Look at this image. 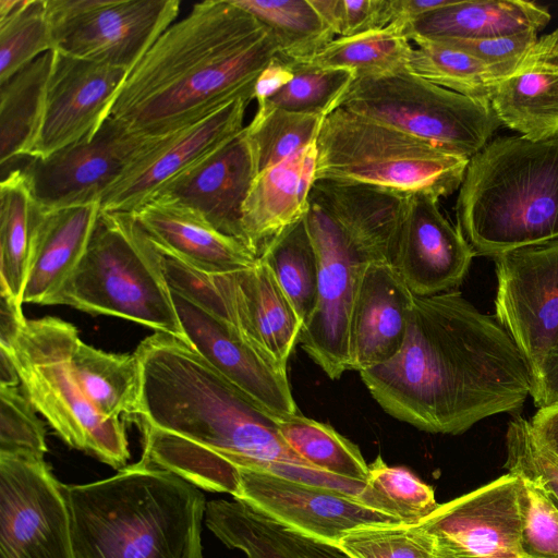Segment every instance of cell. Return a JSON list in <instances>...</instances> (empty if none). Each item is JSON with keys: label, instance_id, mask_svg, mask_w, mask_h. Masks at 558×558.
Masks as SVG:
<instances>
[{"label": "cell", "instance_id": "obj_2", "mask_svg": "<svg viewBox=\"0 0 558 558\" xmlns=\"http://www.w3.org/2000/svg\"><path fill=\"white\" fill-rule=\"evenodd\" d=\"M141 367V462L232 497L242 470L312 466L276 421L247 401L189 342L165 332L134 351ZM316 469V468H315Z\"/></svg>", "mask_w": 558, "mask_h": 558}, {"label": "cell", "instance_id": "obj_22", "mask_svg": "<svg viewBox=\"0 0 558 558\" xmlns=\"http://www.w3.org/2000/svg\"><path fill=\"white\" fill-rule=\"evenodd\" d=\"M215 277L227 324L272 363L287 368L303 323L268 266L258 257L246 268Z\"/></svg>", "mask_w": 558, "mask_h": 558}, {"label": "cell", "instance_id": "obj_32", "mask_svg": "<svg viewBox=\"0 0 558 558\" xmlns=\"http://www.w3.org/2000/svg\"><path fill=\"white\" fill-rule=\"evenodd\" d=\"M73 367L85 396L102 416L136 421L142 379L135 352L109 353L80 339L73 352Z\"/></svg>", "mask_w": 558, "mask_h": 558}, {"label": "cell", "instance_id": "obj_45", "mask_svg": "<svg viewBox=\"0 0 558 558\" xmlns=\"http://www.w3.org/2000/svg\"><path fill=\"white\" fill-rule=\"evenodd\" d=\"M520 508L523 557L558 558V506L542 487L521 478Z\"/></svg>", "mask_w": 558, "mask_h": 558}, {"label": "cell", "instance_id": "obj_21", "mask_svg": "<svg viewBox=\"0 0 558 558\" xmlns=\"http://www.w3.org/2000/svg\"><path fill=\"white\" fill-rule=\"evenodd\" d=\"M256 175L255 158L244 126L219 148L163 184L153 197L175 201L195 209L217 230L247 246L242 208Z\"/></svg>", "mask_w": 558, "mask_h": 558}, {"label": "cell", "instance_id": "obj_39", "mask_svg": "<svg viewBox=\"0 0 558 558\" xmlns=\"http://www.w3.org/2000/svg\"><path fill=\"white\" fill-rule=\"evenodd\" d=\"M324 118L265 106L245 125L257 174L282 163L316 141Z\"/></svg>", "mask_w": 558, "mask_h": 558}, {"label": "cell", "instance_id": "obj_48", "mask_svg": "<svg viewBox=\"0 0 558 558\" xmlns=\"http://www.w3.org/2000/svg\"><path fill=\"white\" fill-rule=\"evenodd\" d=\"M536 32L487 39H433L464 51L492 69L497 80L508 76L537 40Z\"/></svg>", "mask_w": 558, "mask_h": 558}, {"label": "cell", "instance_id": "obj_15", "mask_svg": "<svg viewBox=\"0 0 558 558\" xmlns=\"http://www.w3.org/2000/svg\"><path fill=\"white\" fill-rule=\"evenodd\" d=\"M180 5L179 0H93L51 26L53 50L129 72L174 23Z\"/></svg>", "mask_w": 558, "mask_h": 558}, {"label": "cell", "instance_id": "obj_37", "mask_svg": "<svg viewBox=\"0 0 558 558\" xmlns=\"http://www.w3.org/2000/svg\"><path fill=\"white\" fill-rule=\"evenodd\" d=\"M288 446L312 466L330 474L367 482L368 464L359 447L326 423L296 414L276 421Z\"/></svg>", "mask_w": 558, "mask_h": 558}, {"label": "cell", "instance_id": "obj_29", "mask_svg": "<svg viewBox=\"0 0 558 558\" xmlns=\"http://www.w3.org/2000/svg\"><path fill=\"white\" fill-rule=\"evenodd\" d=\"M205 523L246 558H352L338 545L296 533L238 500L207 502Z\"/></svg>", "mask_w": 558, "mask_h": 558}, {"label": "cell", "instance_id": "obj_31", "mask_svg": "<svg viewBox=\"0 0 558 558\" xmlns=\"http://www.w3.org/2000/svg\"><path fill=\"white\" fill-rule=\"evenodd\" d=\"M52 51L45 52L0 83V165L28 158L44 110Z\"/></svg>", "mask_w": 558, "mask_h": 558}, {"label": "cell", "instance_id": "obj_33", "mask_svg": "<svg viewBox=\"0 0 558 558\" xmlns=\"http://www.w3.org/2000/svg\"><path fill=\"white\" fill-rule=\"evenodd\" d=\"M37 206L21 168L0 183V294L23 304L31 241Z\"/></svg>", "mask_w": 558, "mask_h": 558}, {"label": "cell", "instance_id": "obj_26", "mask_svg": "<svg viewBox=\"0 0 558 558\" xmlns=\"http://www.w3.org/2000/svg\"><path fill=\"white\" fill-rule=\"evenodd\" d=\"M130 214L161 251L201 270L234 271L258 258L244 243L223 234L202 214L175 201L153 197Z\"/></svg>", "mask_w": 558, "mask_h": 558}, {"label": "cell", "instance_id": "obj_27", "mask_svg": "<svg viewBox=\"0 0 558 558\" xmlns=\"http://www.w3.org/2000/svg\"><path fill=\"white\" fill-rule=\"evenodd\" d=\"M99 214L97 203L54 210L37 207L23 303L52 305L84 255Z\"/></svg>", "mask_w": 558, "mask_h": 558}, {"label": "cell", "instance_id": "obj_44", "mask_svg": "<svg viewBox=\"0 0 558 558\" xmlns=\"http://www.w3.org/2000/svg\"><path fill=\"white\" fill-rule=\"evenodd\" d=\"M505 440L507 473L538 485L558 506V457L539 441L530 421L514 414Z\"/></svg>", "mask_w": 558, "mask_h": 558}, {"label": "cell", "instance_id": "obj_28", "mask_svg": "<svg viewBox=\"0 0 558 558\" xmlns=\"http://www.w3.org/2000/svg\"><path fill=\"white\" fill-rule=\"evenodd\" d=\"M316 156L315 141L256 175L243 204L242 226L247 246L257 257L266 243L306 215Z\"/></svg>", "mask_w": 558, "mask_h": 558}, {"label": "cell", "instance_id": "obj_38", "mask_svg": "<svg viewBox=\"0 0 558 558\" xmlns=\"http://www.w3.org/2000/svg\"><path fill=\"white\" fill-rule=\"evenodd\" d=\"M408 71L458 94L489 101L498 82L489 66L473 56L440 41L413 38Z\"/></svg>", "mask_w": 558, "mask_h": 558}, {"label": "cell", "instance_id": "obj_9", "mask_svg": "<svg viewBox=\"0 0 558 558\" xmlns=\"http://www.w3.org/2000/svg\"><path fill=\"white\" fill-rule=\"evenodd\" d=\"M339 107L468 158L501 125L489 101L449 90L408 70L356 78Z\"/></svg>", "mask_w": 558, "mask_h": 558}, {"label": "cell", "instance_id": "obj_53", "mask_svg": "<svg viewBox=\"0 0 558 558\" xmlns=\"http://www.w3.org/2000/svg\"><path fill=\"white\" fill-rule=\"evenodd\" d=\"M456 0H391L395 20L407 25L408 23L440 8L453 3Z\"/></svg>", "mask_w": 558, "mask_h": 558}, {"label": "cell", "instance_id": "obj_35", "mask_svg": "<svg viewBox=\"0 0 558 558\" xmlns=\"http://www.w3.org/2000/svg\"><path fill=\"white\" fill-rule=\"evenodd\" d=\"M232 1L270 33L278 56L288 63L311 59L335 39L310 0Z\"/></svg>", "mask_w": 558, "mask_h": 558}, {"label": "cell", "instance_id": "obj_17", "mask_svg": "<svg viewBox=\"0 0 558 558\" xmlns=\"http://www.w3.org/2000/svg\"><path fill=\"white\" fill-rule=\"evenodd\" d=\"M252 95L239 97L177 132L158 137L108 189L101 211L134 213L168 181L244 129Z\"/></svg>", "mask_w": 558, "mask_h": 558}, {"label": "cell", "instance_id": "obj_42", "mask_svg": "<svg viewBox=\"0 0 558 558\" xmlns=\"http://www.w3.org/2000/svg\"><path fill=\"white\" fill-rule=\"evenodd\" d=\"M290 65L294 71L293 80L265 106L325 118L339 108L341 99L356 80L355 73L345 69Z\"/></svg>", "mask_w": 558, "mask_h": 558}, {"label": "cell", "instance_id": "obj_30", "mask_svg": "<svg viewBox=\"0 0 558 558\" xmlns=\"http://www.w3.org/2000/svg\"><path fill=\"white\" fill-rule=\"evenodd\" d=\"M543 7L524 0H456L405 25L410 39H487L538 32L550 21Z\"/></svg>", "mask_w": 558, "mask_h": 558}, {"label": "cell", "instance_id": "obj_46", "mask_svg": "<svg viewBox=\"0 0 558 558\" xmlns=\"http://www.w3.org/2000/svg\"><path fill=\"white\" fill-rule=\"evenodd\" d=\"M35 412L17 387H0V453L45 458L46 433Z\"/></svg>", "mask_w": 558, "mask_h": 558}, {"label": "cell", "instance_id": "obj_25", "mask_svg": "<svg viewBox=\"0 0 558 558\" xmlns=\"http://www.w3.org/2000/svg\"><path fill=\"white\" fill-rule=\"evenodd\" d=\"M489 102L501 124L525 137L558 136V28L537 38L496 83Z\"/></svg>", "mask_w": 558, "mask_h": 558}, {"label": "cell", "instance_id": "obj_19", "mask_svg": "<svg viewBox=\"0 0 558 558\" xmlns=\"http://www.w3.org/2000/svg\"><path fill=\"white\" fill-rule=\"evenodd\" d=\"M185 340L255 408L277 421L300 414L287 368H282L229 324L172 292Z\"/></svg>", "mask_w": 558, "mask_h": 558}, {"label": "cell", "instance_id": "obj_8", "mask_svg": "<svg viewBox=\"0 0 558 558\" xmlns=\"http://www.w3.org/2000/svg\"><path fill=\"white\" fill-rule=\"evenodd\" d=\"M80 339L74 325L47 316L27 319L0 348L12 359L24 396L58 436L120 470L130 459L125 426L121 418L102 416L85 396L73 367Z\"/></svg>", "mask_w": 558, "mask_h": 558}, {"label": "cell", "instance_id": "obj_40", "mask_svg": "<svg viewBox=\"0 0 558 558\" xmlns=\"http://www.w3.org/2000/svg\"><path fill=\"white\" fill-rule=\"evenodd\" d=\"M361 502L409 524L417 523L439 506L429 485L405 468L387 465L381 456L368 464Z\"/></svg>", "mask_w": 558, "mask_h": 558}, {"label": "cell", "instance_id": "obj_11", "mask_svg": "<svg viewBox=\"0 0 558 558\" xmlns=\"http://www.w3.org/2000/svg\"><path fill=\"white\" fill-rule=\"evenodd\" d=\"M305 218L319 269L315 303L302 325L299 342L329 378L338 379L349 371L350 323L366 260L310 198Z\"/></svg>", "mask_w": 558, "mask_h": 558}, {"label": "cell", "instance_id": "obj_52", "mask_svg": "<svg viewBox=\"0 0 558 558\" xmlns=\"http://www.w3.org/2000/svg\"><path fill=\"white\" fill-rule=\"evenodd\" d=\"M0 345L7 347L27 320L22 305L0 294Z\"/></svg>", "mask_w": 558, "mask_h": 558}, {"label": "cell", "instance_id": "obj_49", "mask_svg": "<svg viewBox=\"0 0 558 558\" xmlns=\"http://www.w3.org/2000/svg\"><path fill=\"white\" fill-rule=\"evenodd\" d=\"M293 77L294 71L292 66L277 54L262 71L255 82L254 99L257 101V108L264 107Z\"/></svg>", "mask_w": 558, "mask_h": 558}, {"label": "cell", "instance_id": "obj_13", "mask_svg": "<svg viewBox=\"0 0 558 558\" xmlns=\"http://www.w3.org/2000/svg\"><path fill=\"white\" fill-rule=\"evenodd\" d=\"M494 260L496 319L525 359L533 383L558 340V240Z\"/></svg>", "mask_w": 558, "mask_h": 558}, {"label": "cell", "instance_id": "obj_12", "mask_svg": "<svg viewBox=\"0 0 558 558\" xmlns=\"http://www.w3.org/2000/svg\"><path fill=\"white\" fill-rule=\"evenodd\" d=\"M157 138L135 134L108 117L92 137L44 158H26L21 170L41 210L100 205L108 189Z\"/></svg>", "mask_w": 558, "mask_h": 558}, {"label": "cell", "instance_id": "obj_34", "mask_svg": "<svg viewBox=\"0 0 558 558\" xmlns=\"http://www.w3.org/2000/svg\"><path fill=\"white\" fill-rule=\"evenodd\" d=\"M413 47L405 25L393 21L385 28L338 37L311 59L292 65L345 69L359 77H374L408 70Z\"/></svg>", "mask_w": 558, "mask_h": 558}, {"label": "cell", "instance_id": "obj_23", "mask_svg": "<svg viewBox=\"0 0 558 558\" xmlns=\"http://www.w3.org/2000/svg\"><path fill=\"white\" fill-rule=\"evenodd\" d=\"M414 294L392 264L366 262L360 278L349 332V369L384 364L402 347Z\"/></svg>", "mask_w": 558, "mask_h": 558}, {"label": "cell", "instance_id": "obj_47", "mask_svg": "<svg viewBox=\"0 0 558 558\" xmlns=\"http://www.w3.org/2000/svg\"><path fill=\"white\" fill-rule=\"evenodd\" d=\"M338 37H351L388 26L395 20L391 0H310Z\"/></svg>", "mask_w": 558, "mask_h": 558}, {"label": "cell", "instance_id": "obj_55", "mask_svg": "<svg viewBox=\"0 0 558 558\" xmlns=\"http://www.w3.org/2000/svg\"><path fill=\"white\" fill-rule=\"evenodd\" d=\"M19 0H0V19L8 15L17 4Z\"/></svg>", "mask_w": 558, "mask_h": 558}, {"label": "cell", "instance_id": "obj_3", "mask_svg": "<svg viewBox=\"0 0 558 558\" xmlns=\"http://www.w3.org/2000/svg\"><path fill=\"white\" fill-rule=\"evenodd\" d=\"M277 54L270 33L232 0L197 2L128 72L108 117L142 136L171 134L254 97Z\"/></svg>", "mask_w": 558, "mask_h": 558}, {"label": "cell", "instance_id": "obj_7", "mask_svg": "<svg viewBox=\"0 0 558 558\" xmlns=\"http://www.w3.org/2000/svg\"><path fill=\"white\" fill-rule=\"evenodd\" d=\"M315 180L356 182L438 198L457 191L470 158L337 108L316 137Z\"/></svg>", "mask_w": 558, "mask_h": 558}, {"label": "cell", "instance_id": "obj_50", "mask_svg": "<svg viewBox=\"0 0 558 558\" xmlns=\"http://www.w3.org/2000/svg\"><path fill=\"white\" fill-rule=\"evenodd\" d=\"M531 397L538 409L558 403V340L532 383Z\"/></svg>", "mask_w": 558, "mask_h": 558}, {"label": "cell", "instance_id": "obj_43", "mask_svg": "<svg viewBox=\"0 0 558 558\" xmlns=\"http://www.w3.org/2000/svg\"><path fill=\"white\" fill-rule=\"evenodd\" d=\"M352 558H434L435 539L417 523L373 524L345 533L337 544Z\"/></svg>", "mask_w": 558, "mask_h": 558}, {"label": "cell", "instance_id": "obj_16", "mask_svg": "<svg viewBox=\"0 0 558 558\" xmlns=\"http://www.w3.org/2000/svg\"><path fill=\"white\" fill-rule=\"evenodd\" d=\"M233 499L296 533L333 545L360 526L402 523L350 495L260 470L240 472Z\"/></svg>", "mask_w": 558, "mask_h": 558}, {"label": "cell", "instance_id": "obj_4", "mask_svg": "<svg viewBox=\"0 0 558 558\" xmlns=\"http://www.w3.org/2000/svg\"><path fill=\"white\" fill-rule=\"evenodd\" d=\"M63 493L76 558H203L205 496L170 471L138 461Z\"/></svg>", "mask_w": 558, "mask_h": 558}, {"label": "cell", "instance_id": "obj_36", "mask_svg": "<svg viewBox=\"0 0 558 558\" xmlns=\"http://www.w3.org/2000/svg\"><path fill=\"white\" fill-rule=\"evenodd\" d=\"M258 257L304 323L315 303L319 269L305 216L266 243Z\"/></svg>", "mask_w": 558, "mask_h": 558}, {"label": "cell", "instance_id": "obj_6", "mask_svg": "<svg viewBox=\"0 0 558 558\" xmlns=\"http://www.w3.org/2000/svg\"><path fill=\"white\" fill-rule=\"evenodd\" d=\"M52 305L123 318L185 340L162 254L130 213L100 210L84 255Z\"/></svg>", "mask_w": 558, "mask_h": 558}, {"label": "cell", "instance_id": "obj_20", "mask_svg": "<svg viewBox=\"0 0 558 558\" xmlns=\"http://www.w3.org/2000/svg\"><path fill=\"white\" fill-rule=\"evenodd\" d=\"M474 255L459 227L442 215L438 197L409 194L392 265L414 295L454 290Z\"/></svg>", "mask_w": 558, "mask_h": 558}, {"label": "cell", "instance_id": "obj_14", "mask_svg": "<svg viewBox=\"0 0 558 558\" xmlns=\"http://www.w3.org/2000/svg\"><path fill=\"white\" fill-rule=\"evenodd\" d=\"M520 487L521 478L506 473L418 521L435 539L434 558H524Z\"/></svg>", "mask_w": 558, "mask_h": 558}, {"label": "cell", "instance_id": "obj_1", "mask_svg": "<svg viewBox=\"0 0 558 558\" xmlns=\"http://www.w3.org/2000/svg\"><path fill=\"white\" fill-rule=\"evenodd\" d=\"M380 408L433 433L459 435L531 397L529 365L500 324L459 291L414 295L402 347L360 372Z\"/></svg>", "mask_w": 558, "mask_h": 558}, {"label": "cell", "instance_id": "obj_51", "mask_svg": "<svg viewBox=\"0 0 558 558\" xmlns=\"http://www.w3.org/2000/svg\"><path fill=\"white\" fill-rule=\"evenodd\" d=\"M530 423L539 441L558 457V403L538 409Z\"/></svg>", "mask_w": 558, "mask_h": 558}, {"label": "cell", "instance_id": "obj_24", "mask_svg": "<svg viewBox=\"0 0 558 558\" xmlns=\"http://www.w3.org/2000/svg\"><path fill=\"white\" fill-rule=\"evenodd\" d=\"M409 193L381 186L315 180L310 199L335 221L366 260L392 264Z\"/></svg>", "mask_w": 558, "mask_h": 558}, {"label": "cell", "instance_id": "obj_41", "mask_svg": "<svg viewBox=\"0 0 558 558\" xmlns=\"http://www.w3.org/2000/svg\"><path fill=\"white\" fill-rule=\"evenodd\" d=\"M53 49L45 0H19L15 8L0 19V83Z\"/></svg>", "mask_w": 558, "mask_h": 558}, {"label": "cell", "instance_id": "obj_5", "mask_svg": "<svg viewBox=\"0 0 558 558\" xmlns=\"http://www.w3.org/2000/svg\"><path fill=\"white\" fill-rule=\"evenodd\" d=\"M456 216L475 255L558 240V136L487 143L470 158Z\"/></svg>", "mask_w": 558, "mask_h": 558}, {"label": "cell", "instance_id": "obj_18", "mask_svg": "<svg viewBox=\"0 0 558 558\" xmlns=\"http://www.w3.org/2000/svg\"><path fill=\"white\" fill-rule=\"evenodd\" d=\"M126 70L53 50L44 110L28 158L92 137L108 118Z\"/></svg>", "mask_w": 558, "mask_h": 558}, {"label": "cell", "instance_id": "obj_54", "mask_svg": "<svg viewBox=\"0 0 558 558\" xmlns=\"http://www.w3.org/2000/svg\"><path fill=\"white\" fill-rule=\"evenodd\" d=\"M20 383V375L12 359L0 348V387H17Z\"/></svg>", "mask_w": 558, "mask_h": 558}, {"label": "cell", "instance_id": "obj_10", "mask_svg": "<svg viewBox=\"0 0 558 558\" xmlns=\"http://www.w3.org/2000/svg\"><path fill=\"white\" fill-rule=\"evenodd\" d=\"M0 558H76L63 484L45 458L0 453Z\"/></svg>", "mask_w": 558, "mask_h": 558}]
</instances>
